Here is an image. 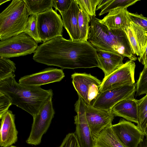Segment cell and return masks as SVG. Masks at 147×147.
Masks as SVG:
<instances>
[{
    "instance_id": "cell-1",
    "label": "cell",
    "mask_w": 147,
    "mask_h": 147,
    "mask_svg": "<svg viewBox=\"0 0 147 147\" xmlns=\"http://www.w3.org/2000/svg\"><path fill=\"white\" fill-rule=\"evenodd\" d=\"M35 61L64 69L99 67L96 49L88 41H73L58 36L38 46Z\"/></svg>"
},
{
    "instance_id": "cell-2",
    "label": "cell",
    "mask_w": 147,
    "mask_h": 147,
    "mask_svg": "<svg viewBox=\"0 0 147 147\" xmlns=\"http://www.w3.org/2000/svg\"><path fill=\"white\" fill-rule=\"evenodd\" d=\"M0 92L7 95L12 105L22 109L33 117L53 94L51 89L40 86H25L16 80L15 77L0 81Z\"/></svg>"
},
{
    "instance_id": "cell-3",
    "label": "cell",
    "mask_w": 147,
    "mask_h": 147,
    "mask_svg": "<svg viewBox=\"0 0 147 147\" xmlns=\"http://www.w3.org/2000/svg\"><path fill=\"white\" fill-rule=\"evenodd\" d=\"M90 24L88 41L96 49L113 53L134 61L137 59L124 30H109L96 17H90Z\"/></svg>"
},
{
    "instance_id": "cell-4",
    "label": "cell",
    "mask_w": 147,
    "mask_h": 147,
    "mask_svg": "<svg viewBox=\"0 0 147 147\" xmlns=\"http://www.w3.org/2000/svg\"><path fill=\"white\" fill-rule=\"evenodd\" d=\"M30 16L24 0H13L0 13V40L24 32Z\"/></svg>"
},
{
    "instance_id": "cell-5",
    "label": "cell",
    "mask_w": 147,
    "mask_h": 147,
    "mask_svg": "<svg viewBox=\"0 0 147 147\" xmlns=\"http://www.w3.org/2000/svg\"><path fill=\"white\" fill-rule=\"evenodd\" d=\"M38 43L24 32L0 41V57L9 58L34 53Z\"/></svg>"
},
{
    "instance_id": "cell-6",
    "label": "cell",
    "mask_w": 147,
    "mask_h": 147,
    "mask_svg": "<svg viewBox=\"0 0 147 147\" xmlns=\"http://www.w3.org/2000/svg\"><path fill=\"white\" fill-rule=\"evenodd\" d=\"M53 98V96L50 97L38 113L33 117L31 131L26 141L27 144L36 146L41 142L42 137L48 130L55 114Z\"/></svg>"
},
{
    "instance_id": "cell-7",
    "label": "cell",
    "mask_w": 147,
    "mask_h": 147,
    "mask_svg": "<svg viewBox=\"0 0 147 147\" xmlns=\"http://www.w3.org/2000/svg\"><path fill=\"white\" fill-rule=\"evenodd\" d=\"M37 24L39 37L43 43L63 36L62 20L53 8L37 14Z\"/></svg>"
},
{
    "instance_id": "cell-8",
    "label": "cell",
    "mask_w": 147,
    "mask_h": 147,
    "mask_svg": "<svg viewBox=\"0 0 147 147\" xmlns=\"http://www.w3.org/2000/svg\"><path fill=\"white\" fill-rule=\"evenodd\" d=\"M136 86L135 83L132 85L123 86L100 92L91 105L94 107L111 111L113 107L120 101L134 98Z\"/></svg>"
},
{
    "instance_id": "cell-9",
    "label": "cell",
    "mask_w": 147,
    "mask_h": 147,
    "mask_svg": "<svg viewBox=\"0 0 147 147\" xmlns=\"http://www.w3.org/2000/svg\"><path fill=\"white\" fill-rule=\"evenodd\" d=\"M73 86L78 96L86 104L91 105L100 92L102 82L90 74L74 73L71 75Z\"/></svg>"
},
{
    "instance_id": "cell-10",
    "label": "cell",
    "mask_w": 147,
    "mask_h": 147,
    "mask_svg": "<svg viewBox=\"0 0 147 147\" xmlns=\"http://www.w3.org/2000/svg\"><path fill=\"white\" fill-rule=\"evenodd\" d=\"M136 64L134 61H127L121 67L109 75L104 77L100 88L102 92L123 86L135 84Z\"/></svg>"
},
{
    "instance_id": "cell-11",
    "label": "cell",
    "mask_w": 147,
    "mask_h": 147,
    "mask_svg": "<svg viewBox=\"0 0 147 147\" xmlns=\"http://www.w3.org/2000/svg\"><path fill=\"white\" fill-rule=\"evenodd\" d=\"M77 115L74 117L76 125L74 133L80 147H96L86 116V103L78 96L74 105Z\"/></svg>"
},
{
    "instance_id": "cell-12",
    "label": "cell",
    "mask_w": 147,
    "mask_h": 147,
    "mask_svg": "<svg viewBox=\"0 0 147 147\" xmlns=\"http://www.w3.org/2000/svg\"><path fill=\"white\" fill-rule=\"evenodd\" d=\"M85 114L92 136L96 141L103 130L112 125L114 116L111 111L97 108L92 105L86 104Z\"/></svg>"
},
{
    "instance_id": "cell-13",
    "label": "cell",
    "mask_w": 147,
    "mask_h": 147,
    "mask_svg": "<svg viewBox=\"0 0 147 147\" xmlns=\"http://www.w3.org/2000/svg\"><path fill=\"white\" fill-rule=\"evenodd\" d=\"M111 127L119 140L127 147H137L144 137V132L137 125L123 119Z\"/></svg>"
},
{
    "instance_id": "cell-14",
    "label": "cell",
    "mask_w": 147,
    "mask_h": 147,
    "mask_svg": "<svg viewBox=\"0 0 147 147\" xmlns=\"http://www.w3.org/2000/svg\"><path fill=\"white\" fill-rule=\"evenodd\" d=\"M65 77L62 69L49 67L20 78L19 83L25 86H41L61 81Z\"/></svg>"
},
{
    "instance_id": "cell-15",
    "label": "cell",
    "mask_w": 147,
    "mask_h": 147,
    "mask_svg": "<svg viewBox=\"0 0 147 147\" xmlns=\"http://www.w3.org/2000/svg\"><path fill=\"white\" fill-rule=\"evenodd\" d=\"M15 119V115L9 110L0 119V146L1 147H9L17 141L18 132Z\"/></svg>"
},
{
    "instance_id": "cell-16",
    "label": "cell",
    "mask_w": 147,
    "mask_h": 147,
    "mask_svg": "<svg viewBox=\"0 0 147 147\" xmlns=\"http://www.w3.org/2000/svg\"><path fill=\"white\" fill-rule=\"evenodd\" d=\"M124 31L133 53L138 57V59H140L147 45V33L131 22L129 26Z\"/></svg>"
},
{
    "instance_id": "cell-17",
    "label": "cell",
    "mask_w": 147,
    "mask_h": 147,
    "mask_svg": "<svg viewBox=\"0 0 147 147\" xmlns=\"http://www.w3.org/2000/svg\"><path fill=\"white\" fill-rule=\"evenodd\" d=\"M127 8H119L108 12L99 22L109 30L119 29L124 31L130 25L131 22Z\"/></svg>"
},
{
    "instance_id": "cell-18",
    "label": "cell",
    "mask_w": 147,
    "mask_h": 147,
    "mask_svg": "<svg viewBox=\"0 0 147 147\" xmlns=\"http://www.w3.org/2000/svg\"><path fill=\"white\" fill-rule=\"evenodd\" d=\"M80 8L75 0H72L70 5L66 11L60 12L64 27L70 39L79 40L80 32L78 26V16Z\"/></svg>"
},
{
    "instance_id": "cell-19",
    "label": "cell",
    "mask_w": 147,
    "mask_h": 147,
    "mask_svg": "<svg viewBox=\"0 0 147 147\" xmlns=\"http://www.w3.org/2000/svg\"><path fill=\"white\" fill-rule=\"evenodd\" d=\"M98 67L107 76L122 66L124 58L121 56L110 52L97 49Z\"/></svg>"
},
{
    "instance_id": "cell-20",
    "label": "cell",
    "mask_w": 147,
    "mask_h": 147,
    "mask_svg": "<svg viewBox=\"0 0 147 147\" xmlns=\"http://www.w3.org/2000/svg\"><path fill=\"white\" fill-rule=\"evenodd\" d=\"M136 99L134 98L123 100L115 105L111 112L115 116L123 118L126 120L138 122V115Z\"/></svg>"
},
{
    "instance_id": "cell-21",
    "label": "cell",
    "mask_w": 147,
    "mask_h": 147,
    "mask_svg": "<svg viewBox=\"0 0 147 147\" xmlns=\"http://www.w3.org/2000/svg\"><path fill=\"white\" fill-rule=\"evenodd\" d=\"M96 147H127L118 139L111 126L103 130L96 140Z\"/></svg>"
},
{
    "instance_id": "cell-22",
    "label": "cell",
    "mask_w": 147,
    "mask_h": 147,
    "mask_svg": "<svg viewBox=\"0 0 147 147\" xmlns=\"http://www.w3.org/2000/svg\"><path fill=\"white\" fill-rule=\"evenodd\" d=\"M139 0H100L96 11L101 9L98 16H100L115 9L127 8Z\"/></svg>"
},
{
    "instance_id": "cell-23",
    "label": "cell",
    "mask_w": 147,
    "mask_h": 147,
    "mask_svg": "<svg viewBox=\"0 0 147 147\" xmlns=\"http://www.w3.org/2000/svg\"><path fill=\"white\" fill-rule=\"evenodd\" d=\"M30 16L37 15L52 8L53 0H24Z\"/></svg>"
},
{
    "instance_id": "cell-24",
    "label": "cell",
    "mask_w": 147,
    "mask_h": 147,
    "mask_svg": "<svg viewBox=\"0 0 147 147\" xmlns=\"http://www.w3.org/2000/svg\"><path fill=\"white\" fill-rule=\"evenodd\" d=\"M90 21V17L80 9L78 16L79 40L82 41H88L90 28L89 24Z\"/></svg>"
},
{
    "instance_id": "cell-25",
    "label": "cell",
    "mask_w": 147,
    "mask_h": 147,
    "mask_svg": "<svg viewBox=\"0 0 147 147\" xmlns=\"http://www.w3.org/2000/svg\"><path fill=\"white\" fill-rule=\"evenodd\" d=\"M138 115V127L144 132L147 127V94L140 100H136Z\"/></svg>"
},
{
    "instance_id": "cell-26",
    "label": "cell",
    "mask_w": 147,
    "mask_h": 147,
    "mask_svg": "<svg viewBox=\"0 0 147 147\" xmlns=\"http://www.w3.org/2000/svg\"><path fill=\"white\" fill-rule=\"evenodd\" d=\"M16 64L8 58L0 57V81L15 77Z\"/></svg>"
},
{
    "instance_id": "cell-27",
    "label": "cell",
    "mask_w": 147,
    "mask_h": 147,
    "mask_svg": "<svg viewBox=\"0 0 147 147\" xmlns=\"http://www.w3.org/2000/svg\"><path fill=\"white\" fill-rule=\"evenodd\" d=\"M37 15L30 16L24 32L33 38L38 43L42 42L38 34L37 24Z\"/></svg>"
},
{
    "instance_id": "cell-28",
    "label": "cell",
    "mask_w": 147,
    "mask_h": 147,
    "mask_svg": "<svg viewBox=\"0 0 147 147\" xmlns=\"http://www.w3.org/2000/svg\"><path fill=\"white\" fill-rule=\"evenodd\" d=\"M80 9L90 17H96V8L100 0H75Z\"/></svg>"
},
{
    "instance_id": "cell-29",
    "label": "cell",
    "mask_w": 147,
    "mask_h": 147,
    "mask_svg": "<svg viewBox=\"0 0 147 147\" xmlns=\"http://www.w3.org/2000/svg\"><path fill=\"white\" fill-rule=\"evenodd\" d=\"M136 85V96L147 94V69L141 72Z\"/></svg>"
},
{
    "instance_id": "cell-30",
    "label": "cell",
    "mask_w": 147,
    "mask_h": 147,
    "mask_svg": "<svg viewBox=\"0 0 147 147\" xmlns=\"http://www.w3.org/2000/svg\"><path fill=\"white\" fill-rule=\"evenodd\" d=\"M130 21L142 28L147 33V18L138 14L129 12Z\"/></svg>"
},
{
    "instance_id": "cell-31",
    "label": "cell",
    "mask_w": 147,
    "mask_h": 147,
    "mask_svg": "<svg viewBox=\"0 0 147 147\" xmlns=\"http://www.w3.org/2000/svg\"><path fill=\"white\" fill-rule=\"evenodd\" d=\"M59 147H80L74 133L67 134Z\"/></svg>"
},
{
    "instance_id": "cell-32",
    "label": "cell",
    "mask_w": 147,
    "mask_h": 147,
    "mask_svg": "<svg viewBox=\"0 0 147 147\" xmlns=\"http://www.w3.org/2000/svg\"><path fill=\"white\" fill-rule=\"evenodd\" d=\"M12 105L10 99L5 94L0 92V119L8 110Z\"/></svg>"
},
{
    "instance_id": "cell-33",
    "label": "cell",
    "mask_w": 147,
    "mask_h": 147,
    "mask_svg": "<svg viewBox=\"0 0 147 147\" xmlns=\"http://www.w3.org/2000/svg\"><path fill=\"white\" fill-rule=\"evenodd\" d=\"M72 0H53V7L59 12H64L69 9Z\"/></svg>"
},
{
    "instance_id": "cell-34",
    "label": "cell",
    "mask_w": 147,
    "mask_h": 147,
    "mask_svg": "<svg viewBox=\"0 0 147 147\" xmlns=\"http://www.w3.org/2000/svg\"><path fill=\"white\" fill-rule=\"evenodd\" d=\"M138 60L144 65V68L147 69V45L142 56Z\"/></svg>"
},
{
    "instance_id": "cell-35",
    "label": "cell",
    "mask_w": 147,
    "mask_h": 147,
    "mask_svg": "<svg viewBox=\"0 0 147 147\" xmlns=\"http://www.w3.org/2000/svg\"><path fill=\"white\" fill-rule=\"evenodd\" d=\"M144 137L142 140L138 144L137 147H147V134L144 132Z\"/></svg>"
},
{
    "instance_id": "cell-36",
    "label": "cell",
    "mask_w": 147,
    "mask_h": 147,
    "mask_svg": "<svg viewBox=\"0 0 147 147\" xmlns=\"http://www.w3.org/2000/svg\"><path fill=\"white\" fill-rule=\"evenodd\" d=\"M10 0H0V5H1L3 3L9 1H10Z\"/></svg>"
},
{
    "instance_id": "cell-37",
    "label": "cell",
    "mask_w": 147,
    "mask_h": 147,
    "mask_svg": "<svg viewBox=\"0 0 147 147\" xmlns=\"http://www.w3.org/2000/svg\"><path fill=\"white\" fill-rule=\"evenodd\" d=\"M9 147H17V146H11Z\"/></svg>"
},
{
    "instance_id": "cell-38",
    "label": "cell",
    "mask_w": 147,
    "mask_h": 147,
    "mask_svg": "<svg viewBox=\"0 0 147 147\" xmlns=\"http://www.w3.org/2000/svg\"><path fill=\"white\" fill-rule=\"evenodd\" d=\"M144 132H146L147 134V127L146 129V130Z\"/></svg>"
}]
</instances>
